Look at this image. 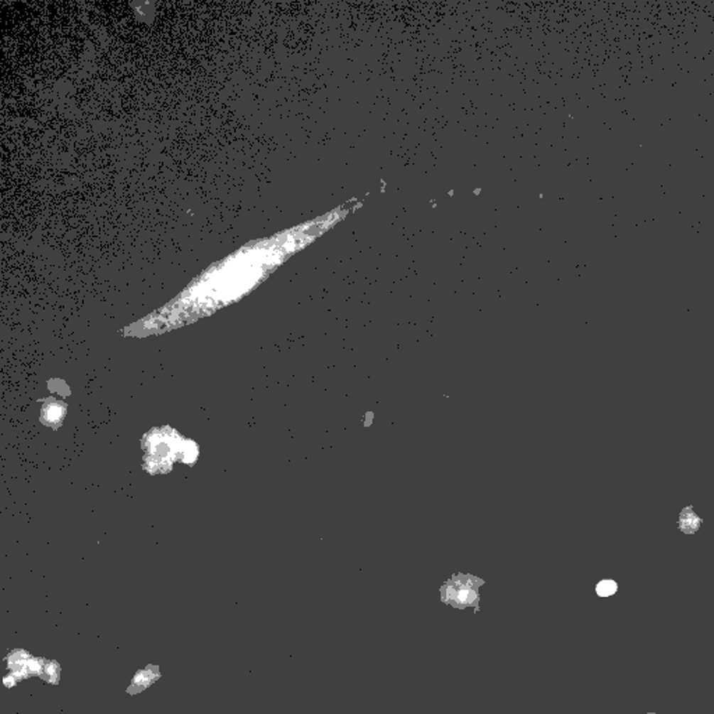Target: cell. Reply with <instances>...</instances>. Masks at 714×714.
I'll use <instances>...</instances> for the list:
<instances>
[{"mask_svg": "<svg viewBox=\"0 0 714 714\" xmlns=\"http://www.w3.org/2000/svg\"><path fill=\"white\" fill-rule=\"evenodd\" d=\"M485 585L486 580L476 575L455 573L440 588L441 602L456 610L473 608L476 612H479L482 602L480 589Z\"/></svg>", "mask_w": 714, "mask_h": 714, "instance_id": "6da1fadb", "label": "cell"}, {"mask_svg": "<svg viewBox=\"0 0 714 714\" xmlns=\"http://www.w3.org/2000/svg\"><path fill=\"white\" fill-rule=\"evenodd\" d=\"M31 657H33V654L26 649L10 650L4 657L7 673L13 674L20 682L31 678L30 669H28V663H30Z\"/></svg>", "mask_w": 714, "mask_h": 714, "instance_id": "7a4b0ae2", "label": "cell"}, {"mask_svg": "<svg viewBox=\"0 0 714 714\" xmlns=\"http://www.w3.org/2000/svg\"><path fill=\"white\" fill-rule=\"evenodd\" d=\"M162 677L161 674V669L159 666H153V664H148L146 669L143 670H139L134 677L131 678L130 681V685L127 686L126 692L133 696V695H139L141 692H144L146 689H148L150 686H152L159 678Z\"/></svg>", "mask_w": 714, "mask_h": 714, "instance_id": "3957f363", "label": "cell"}, {"mask_svg": "<svg viewBox=\"0 0 714 714\" xmlns=\"http://www.w3.org/2000/svg\"><path fill=\"white\" fill-rule=\"evenodd\" d=\"M676 525L683 536H695L703 526V519L695 511L693 505H686L679 511Z\"/></svg>", "mask_w": 714, "mask_h": 714, "instance_id": "277c9868", "label": "cell"}, {"mask_svg": "<svg viewBox=\"0 0 714 714\" xmlns=\"http://www.w3.org/2000/svg\"><path fill=\"white\" fill-rule=\"evenodd\" d=\"M60 674H62V667H60L59 661L46 659L43 670H42L39 678L49 685H59L60 683Z\"/></svg>", "mask_w": 714, "mask_h": 714, "instance_id": "5b68a950", "label": "cell"}, {"mask_svg": "<svg viewBox=\"0 0 714 714\" xmlns=\"http://www.w3.org/2000/svg\"><path fill=\"white\" fill-rule=\"evenodd\" d=\"M595 590L599 597H611L618 592V583L614 579H602Z\"/></svg>", "mask_w": 714, "mask_h": 714, "instance_id": "8992f818", "label": "cell"}, {"mask_svg": "<svg viewBox=\"0 0 714 714\" xmlns=\"http://www.w3.org/2000/svg\"><path fill=\"white\" fill-rule=\"evenodd\" d=\"M18 682H20V681H18L17 678L14 677L13 674H10V673H7V674H4V676H3V685H4V688H7V689H11V688L17 686V685H18Z\"/></svg>", "mask_w": 714, "mask_h": 714, "instance_id": "52a82bcc", "label": "cell"}, {"mask_svg": "<svg viewBox=\"0 0 714 714\" xmlns=\"http://www.w3.org/2000/svg\"><path fill=\"white\" fill-rule=\"evenodd\" d=\"M374 417H376V413L373 411H367L366 413L363 414V418H362L363 427L370 428L374 424Z\"/></svg>", "mask_w": 714, "mask_h": 714, "instance_id": "ba28073f", "label": "cell"}, {"mask_svg": "<svg viewBox=\"0 0 714 714\" xmlns=\"http://www.w3.org/2000/svg\"><path fill=\"white\" fill-rule=\"evenodd\" d=\"M649 714H654V713H649Z\"/></svg>", "mask_w": 714, "mask_h": 714, "instance_id": "9c48e42d", "label": "cell"}]
</instances>
